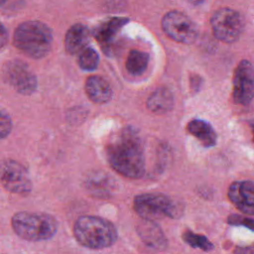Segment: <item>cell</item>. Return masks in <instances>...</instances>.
<instances>
[{
    "mask_svg": "<svg viewBox=\"0 0 254 254\" xmlns=\"http://www.w3.org/2000/svg\"><path fill=\"white\" fill-rule=\"evenodd\" d=\"M111 168L129 179H140L145 174V155L142 140L132 127H124L113 134L105 147Z\"/></svg>",
    "mask_w": 254,
    "mask_h": 254,
    "instance_id": "cell-1",
    "label": "cell"
},
{
    "mask_svg": "<svg viewBox=\"0 0 254 254\" xmlns=\"http://www.w3.org/2000/svg\"><path fill=\"white\" fill-rule=\"evenodd\" d=\"M76 241L89 249H103L112 246L118 239L115 225L106 218L96 215L79 216L73 224Z\"/></svg>",
    "mask_w": 254,
    "mask_h": 254,
    "instance_id": "cell-2",
    "label": "cell"
},
{
    "mask_svg": "<svg viewBox=\"0 0 254 254\" xmlns=\"http://www.w3.org/2000/svg\"><path fill=\"white\" fill-rule=\"evenodd\" d=\"M13 44L27 57L42 59L53 45V31L45 23L30 20L21 23L14 31Z\"/></svg>",
    "mask_w": 254,
    "mask_h": 254,
    "instance_id": "cell-3",
    "label": "cell"
},
{
    "mask_svg": "<svg viewBox=\"0 0 254 254\" xmlns=\"http://www.w3.org/2000/svg\"><path fill=\"white\" fill-rule=\"evenodd\" d=\"M14 232L28 241H44L54 237L59 228L58 220L48 213L19 211L11 218Z\"/></svg>",
    "mask_w": 254,
    "mask_h": 254,
    "instance_id": "cell-4",
    "label": "cell"
},
{
    "mask_svg": "<svg viewBox=\"0 0 254 254\" xmlns=\"http://www.w3.org/2000/svg\"><path fill=\"white\" fill-rule=\"evenodd\" d=\"M134 209L142 219L152 221L164 217L178 218L184 211L180 202L161 192H145L136 195Z\"/></svg>",
    "mask_w": 254,
    "mask_h": 254,
    "instance_id": "cell-5",
    "label": "cell"
},
{
    "mask_svg": "<svg viewBox=\"0 0 254 254\" xmlns=\"http://www.w3.org/2000/svg\"><path fill=\"white\" fill-rule=\"evenodd\" d=\"M210 26L216 39L231 44L240 38L244 28V20L238 11L231 8H220L211 16Z\"/></svg>",
    "mask_w": 254,
    "mask_h": 254,
    "instance_id": "cell-6",
    "label": "cell"
},
{
    "mask_svg": "<svg viewBox=\"0 0 254 254\" xmlns=\"http://www.w3.org/2000/svg\"><path fill=\"white\" fill-rule=\"evenodd\" d=\"M164 33L173 41L191 44L197 38V27L184 12L173 10L164 15L161 21Z\"/></svg>",
    "mask_w": 254,
    "mask_h": 254,
    "instance_id": "cell-7",
    "label": "cell"
},
{
    "mask_svg": "<svg viewBox=\"0 0 254 254\" xmlns=\"http://www.w3.org/2000/svg\"><path fill=\"white\" fill-rule=\"evenodd\" d=\"M6 81L19 93L32 94L38 87V79L30 66L23 61L13 60L7 63L4 69Z\"/></svg>",
    "mask_w": 254,
    "mask_h": 254,
    "instance_id": "cell-8",
    "label": "cell"
},
{
    "mask_svg": "<svg viewBox=\"0 0 254 254\" xmlns=\"http://www.w3.org/2000/svg\"><path fill=\"white\" fill-rule=\"evenodd\" d=\"M1 183L7 190L26 195L32 190V181L27 169L17 161L7 159L1 164Z\"/></svg>",
    "mask_w": 254,
    "mask_h": 254,
    "instance_id": "cell-9",
    "label": "cell"
},
{
    "mask_svg": "<svg viewBox=\"0 0 254 254\" xmlns=\"http://www.w3.org/2000/svg\"><path fill=\"white\" fill-rule=\"evenodd\" d=\"M232 97L235 103L244 106L254 97V66L247 60L240 61L234 70Z\"/></svg>",
    "mask_w": 254,
    "mask_h": 254,
    "instance_id": "cell-10",
    "label": "cell"
},
{
    "mask_svg": "<svg viewBox=\"0 0 254 254\" xmlns=\"http://www.w3.org/2000/svg\"><path fill=\"white\" fill-rule=\"evenodd\" d=\"M129 22L126 17H112L100 23L93 31V36L102 51L111 56L114 51L116 38L122 28Z\"/></svg>",
    "mask_w": 254,
    "mask_h": 254,
    "instance_id": "cell-11",
    "label": "cell"
},
{
    "mask_svg": "<svg viewBox=\"0 0 254 254\" xmlns=\"http://www.w3.org/2000/svg\"><path fill=\"white\" fill-rule=\"evenodd\" d=\"M229 200L245 214L254 215V183L238 181L232 183L227 190Z\"/></svg>",
    "mask_w": 254,
    "mask_h": 254,
    "instance_id": "cell-12",
    "label": "cell"
},
{
    "mask_svg": "<svg viewBox=\"0 0 254 254\" xmlns=\"http://www.w3.org/2000/svg\"><path fill=\"white\" fill-rule=\"evenodd\" d=\"M142 241L155 250H164L168 246V240L161 227L152 220L142 219L136 227Z\"/></svg>",
    "mask_w": 254,
    "mask_h": 254,
    "instance_id": "cell-13",
    "label": "cell"
},
{
    "mask_svg": "<svg viewBox=\"0 0 254 254\" xmlns=\"http://www.w3.org/2000/svg\"><path fill=\"white\" fill-rule=\"evenodd\" d=\"M90 40V32L87 26L76 23L69 27L67 30L64 44L65 52L69 55H78L81 51L87 48V44Z\"/></svg>",
    "mask_w": 254,
    "mask_h": 254,
    "instance_id": "cell-14",
    "label": "cell"
},
{
    "mask_svg": "<svg viewBox=\"0 0 254 254\" xmlns=\"http://www.w3.org/2000/svg\"><path fill=\"white\" fill-rule=\"evenodd\" d=\"M85 92L88 98L96 104H104L111 100L113 92L106 79L99 75H91L85 80Z\"/></svg>",
    "mask_w": 254,
    "mask_h": 254,
    "instance_id": "cell-15",
    "label": "cell"
},
{
    "mask_svg": "<svg viewBox=\"0 0 254 254\" xmlns=\"http://www.w3.org/2000/svg\"><path fill=\"white\" fill-rule=\"evenodd\" d=\"M188 132L195 137L200 144L205 148L213 147L216 144L217 135L215 130L205 120L202 119H192L187 125Z\"/></svg>",
    "mask_w": 254,
    "mask_h": 254,
    "instance_id": "cell-16",
    "label": "cell"
},
{
    "mask_svg": "<svg viewBox=\"0 0 254 254\" xmlns=\"http://www.w3.org/2000/svg\"><path fill=\"white\" fill-rule=\"evenodd\" d=\"M174 103V95L167 87L157 88L147 99V107L154 113H167L173 109Z\"/></svg>",
    "mask_w": 254,
    "mask_h": 254,
    "instance_id": "cell-17",
    "label": "cell"
},
{
    "mask_svg": "<svg viewBox=\"0 0 254 254\" xmlns=\"http://www.w3.org/2000/svg\"><path fill=\"white\" fill-rule=\"evenodd\" d=\"M150 56L146 52L132 50L126 60V70L131 75H141L148 67Z\"/></svg>",
    "mask_w": 254,
    "mask_h": 254,
    "instance_id": "cell-18",
    "label": "cell"
},
{
    "mask_svg": "<svg viewBox=\"0 0 254 254\" xmlns=\"http://www.w3.org/2000/svg\"><path fill=\"white\" fill-rule=\"evenodd\" d=\"M110 178L105 174H94L86 180L87 189L96 196H106L110 194Z\"/></svg>",
    "mask_w": 254,
    "mask_h": 254,
    "instance_id": "cell-19",
    "label": "cell"
},
{
    "mask_svg": "<svg viewBox=\"0 0 254 254\" xmlns=\"http://www.w3.org/2000/svg\"><path fill=\"white\" fill-rule=\"evenodd\" d=\"M182 237H183V240L187 244H189L190 246H191L193 248H198L205 252L211 251L214 248L213 244L207 239V237H205L204 235H201V234L194 233L191 230H186L183 233Z\"/></svg>",
    "mask_w": 254,
    "mask_h": 254,
    "instance_id": "cell-20",
    "label": "cell"
},
{
    "mask_svg": "<svg viewBox=\"0 0 254 254\" xmlns=\"http://www.w3.org/2000/svg\"><path fill=\"white\" fill-rule=\"evenodd\" d=\"M77 64L83 70H94L99 64V56L94 49L87 47L78 54Z\"/></svg>",
    "mask_w": 254,
    "mask_h": 254,
    "instance_id": "cell-21",
    "label": "cell"
},
{
    "mask_svg": "<svg viewBox=\"0 0 254 254\" xmlns=\"http://www.w3.org/2000/svg\"><path fill=\"white\" fill-rule=\"evenodd\" d=\"M227 222L235 226H244L252 231H254V219L238 214H231L227 218Z\"/></svg>",
    "mask_w": 254,
    "mask_h": 254,
    "instance_id": "cell-22",
    "label": "cell"
},
{
    "mask_svg": "<svg viewBox=\"0 0 254 254\" xmlns=\"http://www.w3.org/2000/svg\"><path fill=\"white\" fill-rule=\"evenodd\" d=\"M0 132H1V138L5 139L11 132L12 129V120L8 113H6L3 109L1 110V116H0Z\"/></svg>",
    "mask_w": 254,
    "mask_h": 254,
    "instance_id": "cell-23",
    "label": "cell"
},
{
    "mask_svg": "<svg viewBox=\"0 0 254 254\" xmlns=\"http://www.w3.org/2000/svg\"><path fill=\"white\" fill-rule=\"evenodd\" d=\"M190 88L192 91L197 92L200 89V86L202 84V79L199 75L197 74H192L190 76Z\"/></svg>",
    "mask_w": 254,
    "mask_h": 254,
    "instance_id": "cell-24",
    "label": "cell"
},
{
    "mask_svg": "<svg viewBox=\"0 0 254 254\" xmlns=\"http://www.w3.org/2000/svg\"><path fill=\"white\" fill-rule=\"evenodd\" d=\"M234 254H254V243L246 246H237L234 251Z\"/></svg>",
    "mask_w": 254,
    "mask_h": 254,
    "instance_id": "cell-25",
    "label": "cell"
},
{
    "mask_svg": "<svg viewBox=\"0 0 254 254\" xmlns=\"http://www.w3.org/2000/svg\"><path fill=\"white\" fill-rule=\"evenodd\" d=\"M8 41V33L5 29V26L2 24L1 28H0V45H1V49L4 48V46L6 45Z\"/></svg>",
    "mask_w": 254,
    "mask_h": 254,
    "instance_id": "cell-26",
    "label": "cell"
},
{
    "mask_svg": "<svg viewBox=\"0 0 254 254\" xmlns=\"http://www.w3.org/2000/svg\"><path fill=\"white\" fill-rule=\"evenodd\" d=\"M190 3H191V4H193V5H199V4H201V3H203L204 1H206V0H188Z\"/></svg>",
    "mask_w": 254,
    "mask_h": 254,
    "instance_id": "cell-27",
    "label": "cell"
},
{
    "mask_svg": "<svg viewBox=\"0 0 254 254\" xmlns=\"http://www.w3.org/2000/svg\"><path fill=\"white\" fill-rule=\"evenodd\" d=\"M251 129H252V134H253V140H254V123L251 124Z\"/></svg>",
    "mask_w": 254,
    "mask_h": 254,
    "instance_id": "cell-28",
    "label": "cell"
},
{
    "mask_svg": "<svg viewBox=\"0 0 254 254\" xmlns=\"http://www.w3.org/2000/svg\"><path fill=\"white\" fill-rule=\"evenodd\" d=\"M5 2H6V0H0V4H1V6H3V5L5 4Z\"/></svg>",
    "mask_w": 254,
    "mask_h": 254,
    "instance_id": "cell-29",
    "label": "cell"
}]
</instances>
